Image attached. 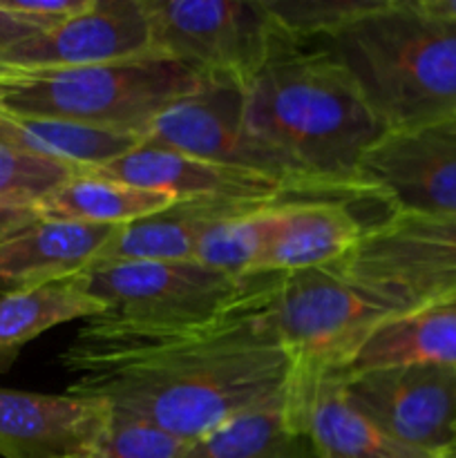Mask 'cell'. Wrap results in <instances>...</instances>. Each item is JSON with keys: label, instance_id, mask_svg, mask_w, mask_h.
I'll return each mask as SVG.
<instances>
[{"label": "cell", "instance_id": "1", "mask_svg": "<svg viewBox=\"0 0 456 458\" xmlns=\"http://www.w3.org/2000/svg\"><path fill=\"white\" fill-rule=\"evenodd\" d=\"M275 276L232 311L188 327L85 320L61 356L67 392L106 401L186 445L228 420L291 396L293 360L262 316Z\"/></svg>", "mask_w": 456, "mask_h": 458}, {"label": "cell", "instance_id": "2", "mask_svg": "<svg viewBox=\"0 0 456 458\" xmlns=\"http://www.w3.org/2000/svg\"><path fill=\"white\" fill-rule=\"evenodd\" d=\"M244 116L262 141L302 173L353 188H362L356 182L362 157L387 134L325 45L313 47L286 34L244 85Z\"/></svg>", "mask_w": 456, "mask_h": 458}, {"label": "cell", "instance_id": "3", "mask_svg": "<svg viewBox=\"0 0 456 458\" xmlns=\"http://www.w3.org/2000/svg\"><path fill=\"white\" fill-rule=\"evenodd\" d=\"M322 45L387 132L456 114V22L425 13L416 0H387Z\"/></svg>", "mask_w": 456, "mask_h": 458}, {"label": "cell", "instance_id": "4", "mask_svg": "<svg viewBox=\"0 0 456 458\" xmlns=\"http://www.w3.org/2000/svg\"><path fill=\"white\" fill-rule=\"evenodd\" d=\"M204 76L164 54L63 70L0 67V112L146 139L152 121Z\"/></svg>", "mask_w": 456, "mask_h": 458}, {"label": "cell", "instance_id": "5", "mask_svg": "<svg viewBox=\"0 0 456 458\" xmlns=\"http://www.w3.org/2000/svg\"><path fill=\"white\" fill-rule=\"evenodd\" d=\"M262 316L293 360L289 403L307 425L308 398L322 376L342 369L365 335L396 313L331 264L275 276Z\"/></svg>", "mask_w": 456, "mask_h": 458}, {"label": "cell", "instance_id": "6", "mask_svg": "<svg viewBox=\"0 0 456 458\" xmlns=\"http://www.w3.org/2000/svg\"><path fill=\"white\" fill-rule=\"evenodd\" d=\"M268 277H232L195 259H152L88 268L74 280L106 307L98 318L132 327H188L237 309Z\"/></svg>", "mask_w": 456, "mask_h": 458}, {"label": "cell", "instance_id": "7", "mask_svg": "<svg viewBox=\"0 0 456 458\" xmlns=\"http://www.w3.org/2000/svg\"><path fill=\"white\" fill-rule=\"evenodd\" d=\"M334 267L396 316L438 307L456 298V215H384Z\"/></svg>", "mask_w": 456, "mask_h": 458}, {"label": "cell", "instance_id": "8", "mask_svg": "<svg viewBox=\"0 0 456 458\" xmlns=\"http://www.w3.org/2000/svg\"><path fill=\"white\" fill-rule=\"evenodd\" d=\"M152 52L249 83L284 31L264 0H143Z\"/></svg>", "mask_w": 456, "mask_h": 458}, {"label": "cell", "instance_id": "9", "mask_svg": "<svg viewBox=\"0 0 456 458\" xmlns=\"http://www.w3.org/2000/svg\"><path fill=\"white\" fill-rule=\"evenodd\" d=\"M143 141L286 182H322L302 173L246 125L244 83L228 76H204L195 92L170 103L152 121Z\"/></svg>", "mask_w": 456, "mask_h": 458}, {"label": "cell", "instance_id": "10", "mask_svg": "<svg viewBox=\"0 0 456 458\" xmlns=\"http://www.w3.org/2000/svg\"><path fill=\"white\" fill-rule=\"evenodd\" d=\"M356 182L387 213L414 217L456 215V125L434 123L387 132L367 150Z\"/></svg>", "mask_w": 456, "mask_h": 458}, {"label": "cell", "instance_id": "11", "mask_svg": "<svg viewBox=\"0 0 456 458\" xmlns=\"http://www.w3.org/2000/svg\"><path fill=\"white\" fill-rule=\"evenodd\" d=\"M89 173L116 179L130 186L148 188V191L170 192L177 199L210 197V199L258 201L293 195L334 197V199H344L351 204L374 199L369 192L360 188L329 182H286V179L197 159V157L152 146L146 141L134 150L125 152L123 157L112 159L110 164L92 168Z\"/></svg>", "mask_w": 456, "mask_h": 458}, {"label": "cell", "instance_id": "12", "mask_svg": "<svg viewBox=\"0 0 456 458\" xmlns=\"http://www.w3.org/2000/svg\"><path fill=\"white\" fill-rule=\"evenodd\" d=\"M340 383L347 401L380 429L445 458L456 437L454 367H389L340 376Z\"/></svg>", "mask_w": 456, "mask_h": 458}, {"label": "cell", "instance_id": "13", "mask_svg": "<svg viewBox=\"0 0 456 458\" xmlns=\"http://www.w3.org/2000/svg\"><path fill=\"white\" fill-rule=\"evenodd\" d=\"M146 54H152V36L143 0H94L88 12L0 54V67L63 70L130 61Z\"/></svg>", "mask_w": 456, "mask_h": 458}, {"label": "cell", "instance_id": "14", "mask_svg": "<svg viewBox=\"0 0 456 458\" xmlns=\"http://www.w3.org/2000/svg\"><path fill=\"white\" fill-rule=\"evenodd\" d=\"M110 419L101 398L0 389V456L94 458Z\"/></svg>", "mask_w": 456, "mask_h": 458}, {"label": "cell", "instance_id": "15", "mask_svg": "<svg viewBox=\"0 0 456 458\" xmlns=\"http://www.w3.org/2000/svg\"><path fill=\"white\" fill-rule=\"evenodd\" d=\"M334 199L317 195H293L282 199H177L161 213L125 224L103 246L89 268L110 267L119 262H152V259H192L197 244L222 224L246 217L258 210L286 201ZM344 201V199H340Z\"/></svg>", "mask_w": 456, "mask_h": 458}, {"label": "cell", "instance_id": "16", "mask_svg": "<svg viewBox=\"0 0 456 458\" xmlns=\"http://www.w3.org/2000/svg\"><path fill=\"white\" fill-rule=\"evenodd\" d=\"M119 228L40 217L0 244V295L80 276Z\"/></svg>", "mask_w": 456, "mask_h": 458}, {"label": "cell", "instance_id": "17", "mask_svg": "<svg viewBox=\"0 0 456 458\" xmlns=\"http://www.w3.org/2000/svg\"><path fill=\"white\" fill-rule=\"evenodd\" d=\"M365 228L351 201L308 199L284 206L250 277L331 267L351 253Z\"/></svg>", "mask_w": 456, "mask_h": 458}, {"label": "cell", "instance_id": "18", "mask_svg": "<svg viewBox=\"0 0 456 458\" xmlns=\"http://www.w3.org/2000/svg\"><path fill=\"white\" fill-rule=\"evenodd\" d=\"M411 365L456 369V304L387 318L365 335L347 365L335 374L353 376Z\"/></svg>", "mask_w": 456, "mask_h": 458}, {"label": "cell", "instance_id": "19", "mask_svg": "<svg viewBox=\"0 0 456 458\" xmlns=\"http://www.w3.org/2000/svg\"><path fill=\"white\" fill-rule=\"evenodd\" d=\"M320 458H443L398 441L347 401L338 374L322 376L307 405Z\"/></svg>", "mask_w": 456, "mask_h": 458}, {"label": "cell", "instance_id": "20", "mask_svg": "<svg viewBox=\"0 0 456 458\" xmlns=\"http://www.w3.org/2000/svg\"><path fill=\"white\" fill-rule=\"evenodd\" d=\"M289 398L228 420L186 445L179 458H320Z\"/></svg>", "mask_w": 456, "mask_h": 458}, {"label": "cell", "instance_id": "21", "mask_svg": "<svg viewBox=\"0 0 456 458\" xmlns=\"http://www.w3.org/2000/svg\"><path fill=\"white\" fill-rule=\"evenodd\" d=\"M174 201L177 197L170 192L130 186L83 170L40 199L36 208L43 219L125 226L161 213Z\"/></svg>", "mask_w": 456, "mask_h": 458}, {"label": "cell", "instance_id": "22", "mask_svg": "<svg viewBox=\"0 0 456 458\" xmlns=\"http://www.w3.org/2000/svg\"><path fill=\"white\" fill-rule=\"evenodd\" d=\"M106 313L74 277L30 291L0 295V374L12 369L22 349L45 331L72 320H92Z\"/></svg>", "mask_w": 456, "mask_h": 458}, {"label": "cell", "instance_id": "23", "mask_svg": "<svg viewBox=\"0 0 456 458\" xmlns=\"http://www.w3.org/2000/svg\"><path fill=\"white\" fill-rule=\"evenodd\" d=\"M0 143L92 170L141 146L143 137L114 130L88 128L52 119H31L0 112Z\"/></svg>", "mask_w": 456, "mask_h": 458}, {"label": "cell", "instance_id": "24", "mask_svg": "<svg viewBox=\"0 0 456 458\" xmlns=\"http://www.w3.org/2000/svg\"><path fill=\"white\" fill-rule=\"evenodd\" d=\"M289 204L295 201L268 206L253 215L222 224L197 244L192 259L232 277H250L255 262L275 231L282 208Z\"/></svg>", "mask_w": 456, "mask_h": 458}, {"label": "cell", "instance_id": "25", "mask_svg": "<svg viewBox=\"0 0 456 458\" xmlns=\"http://www.w3.org/2000/svg\"><path fill=\"white\" fill-rule=\"evenodd\" d=\"M387 0H264L275 25L298 43L326 40Z\"/></svg>", "mask_w": 456, "mask_h": 458}, {"label": "cell", "instance_id": "26", "mask_svg": "<svg viewBox=\"0 0 456 458\" xmlns=\"http://www.w3.org/2000/svg\"><path fill=\"white\" fill-rule=\"evenodd\" d=\"M83 170L0 143V201L36 206Z\"/></svg>", "mask_w": 456, "mask_h": 458}, {"label": "cell", "instance_id": "27", "mask_svg": "<svg viewBox=\"0 0 456 458\" xmlns=\"http://www.w3.org/2000/svg\"><path fill=\"white\" fill-rule=\"evenodd\" d=\"M186 443L164 429L112 411L110 425L94 458H179Z\"/></svg>", "mask_w": 456, "mask_h": 458}, {"label": "cell", "instance_id": "28", "mask_svg": "<svg viewBox=\"0 0 456 458\" xmlns=\"http://www.w3.org/2000/svg\"><path fill=\"white\" fill-rule=\"evenodd\" d=\"M94 0H0V7L25 18L40 30H49L88 12Z\"/></svg>", "mask_w": 456, "mask_h": 458}, {"label": "cell", "instance_id": "29", "mask_svg": "<svg viewBox=\"0 0 456 458\" xmlns=\"http://www.w3.org/2000/svg\"><path fill=\"white\" fill-rule=\"evenodd\" d=\"M40 213L31 204H3L0 201V244L21 233L30 224L38 222Z\"/></svg>", "mask_w": 456, "mask_h": 458}, {"label": "cell", "instance_id": "30", "mask_svg": "<svg viewBox=\"0 0 456 458\" xmlns=\"http://www.w3.org/2000/svg\"><path fill=\"white\" fill-rule=\"evenodd\" d=\"M38 31L45 30H40V27L27 22L25 18L16 16V13L0 7V54L7 52L9 47H13V45L21 43V40L31 38V36H36Z\"/></svg>", "mask_w": 456, "mask_h": 458}, {"label": "cell", "instance_id": "31", "mask_svg": "<svg viewBox=\"0 0 456 458\" xmlns=\"http://www.w3.org/2000/svg\"><path fill=\"white\" fill-rule=\"evenodd\" d=\"M418 9L425 13L443 18V21L456 22V0H416Z\"/></svg>", "mask_w": 456, "mask_h": 458}, {"label": "cell", "instance_id": "32", "mask_svg": "<svg viewBox=\"0 0 456 458\" xmlns=\"http://www.w3.org/2000/svg\"><path fill=\"white\" fill-rule=\"evenodd\" d=\"M445 458H456V437H454V441H452V445L447 447Z\"/></svg>", "mask_w": 456, "mask_h": 458}, {"label": "cell", "instance_id": "33", "mask_svg": "<svg viewBox=\"0 0 456 458\" xmlns=\"http://www.w3.org/2000/svg\"><path fill=\"white\" fill-rule=\"evenodd\" d=\"M447 123H452V125H456V114L452 116V119H447Z\"/></svg>", "mask_w": 456, "mask_h": 458}, {"label": "cell", "instance_id": "34", "mask_svg": "<svg viewBox=\"0 0 456 458\" xmlns=\"http://www.w3.org/2000/svg\"><path fill=\"white\" fill-rule=\"evenodd\" d=\"M443 304H456V298H452V300H447V302H443Z\"/></svg>", "mask_w": 456, "mask_h": 458}]
</instances>
